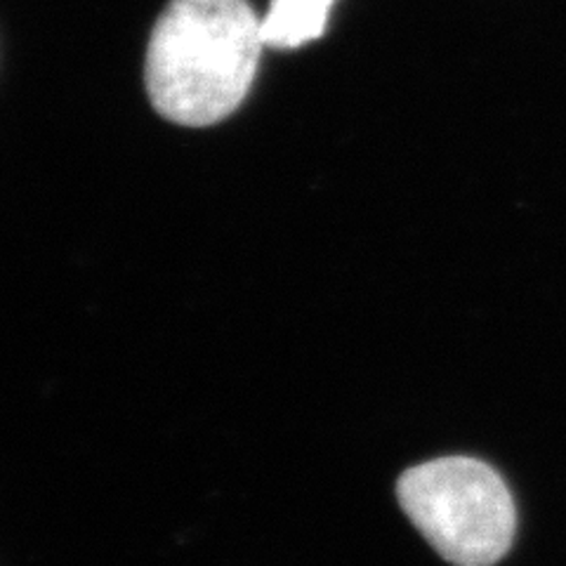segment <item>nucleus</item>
Returning <instances> with one entry per match:
<instances>
[{
    "mask_svg": "<svg viewBox=\"0 0 566 566\" xmlns=\"http://www.w3.org/2000/svg\"><path fill=\"white\" fill-rule=\"evenodd\" d=\"M264 48L245 0H170L147 48L149 102L177 126H216L251 91Z\"/></svg>",
    "mask_w": 566,
    "mask_h": 566,
    "instance_id": "nucleus-1",
    "label": "nucleus"
},
{
    "mask_svg": "<svg viewBox=\"0 0 566 566\" xmlns=\"http://www.w3.org/2000/svg\"><path fill=\"white\" fill-rule=\"evenodd\" d=\"M397 495L420 534L455 566H491L515 538V501L482 460L451 455L416 465Z\"/></svg>",
    "mask_w": 566,
    "mask_h": 566,
    "instance_id": "nucleus-2",
    "label": "nucleus"
},
{
    "mask_svg": "<svg viewBox=\"0 0 566 566\" xmlns=\"http://www.w3.org/2000/svg\"><path fill=\"white\" fill-rule=\"evenodd\" d=\"M335 0H272L262 17V41L274 50H295L322 39Z\"/></svg>",
    "mask_w": 566,
    "mask_h": 566,
    "instance_id": "nucleus-3",
    "label": "nucleus"
}]
</instances>
